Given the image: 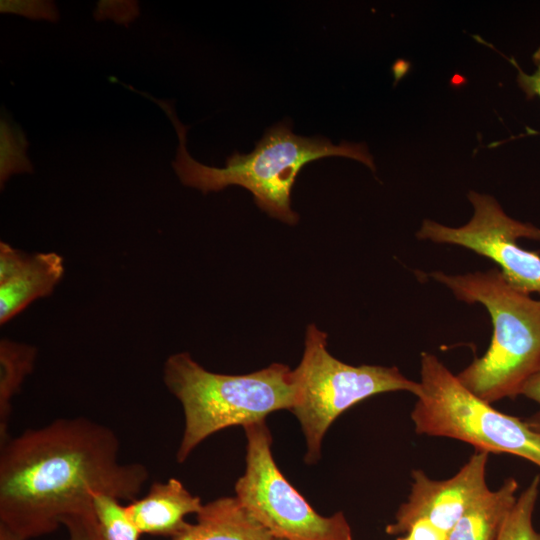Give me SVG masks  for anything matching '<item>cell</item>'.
I'll list each match as a JSON object with an SVG mask.
<instances>
[{"label": "cell", "mask_w": 540, "mask_h": 540, "mask_svg": "<svg viewBox=\"0 0 540 540\" xmlns=\"http://www.w3.org/2000/svg\"><path fill=\"white\" fill-rule=\"evenodd\" d=\"M411 411L415 432L505 453L540 467V436L526 421L502 413L465 387L435 355L422 353L419 391Z\"/></svg>", "instance_id": "5b68a950"}, {"label": "cell", "mask_w": 540, "mask_h": 540, "mask_svg": "<svg viewBox=\"0 0 540 540\" xmlns=\"http://www.w3.org/2000/svg\"><path fill=\"white\" fill-rule=\"evenodd\" d=\"M62 525L68 532L66 540H102L92 509L66 517Z\"/></svg>", "instance_id": "d6986e66"}, {"label": "cell", "mask_w": 540, "mask_h": 540, "mask_svg": "<svg viewBox=\"0 0 540 540\" xmlns=\"http://www.w3.org/2000/svg\"><path fill=\"white\" fill-rule=\"evenodd\" d=\"M0 446V527L20 540L91 510L95 492L131 502L149 478L143 464L120 461L112 429L85 417L27 429Z\"/></svg>", "instance_id": "6da1fadb"}, {"label": "cell", "mask_w": 540, "mask_h": 540, "mask_svg": "<svg viewBox=\"0 0 540 540\" xmlns=\"http://www.w3.org/2000/svg\"><path fill=\"white\" fill-rule=\"evenodd\" d=\"M540 476L517 497L502 526L497 540H540V532L533 527L532 517L539 495Z\"/></svg>", "instance_id": "e0dca14e"}, {"label": "cell", "mask_w": 540, "mask_h": 540, "mask_svg": "<svg viewBox=\"0 0 540 540\" xmlns=\"http://www.w3.org/2000/svg\"><path fill=\"white\" fill-rule=\"evenodd\" d=\"M274 540H282V539H277V538H274Z\"/></svg>", "instance_id": "484cf974"}, {"label": "cell", "mask_w": 540, "mask_h": 540, "mask_svg": "<svg viewBox=\"0 0 540 540\" xmlns=\"http://www.w3.org/2000/svg\"><path fill=\"white\" fill-rule=\"evenodd\" d=\"M432 277L466 303L489 312L493 334L485 354L457 374L460 382L488 403L515 398L540 367V300L511 286L499 269Z\"/></svg>", "instance_id": "3957f363"}, {"label": "cell", "mask_w": 540, "mask_h": 540, "mask_svg": "<svg viewBox=\"0 0 540 540\" xmlns=\"http://www.w3.org/2000/svg\"><path fill=\"white\" fill-rule=\"evenodd\" d=\"M521 395L535 401L540 406V367L527 380L522 388ZM525 421L528 426L540 436V409Z\"/></svg>", "instance_id": "7402d4cb"}, {"label": "cell", "mask_w": 540, "mask_h": 540, "mask_svg": "<svg viewBox=\"0 0 540 540\" xmlns=\"http://www.w3.org/2000/svg\"><path fill=\"white\" fill-rule=\"evenodd\" d=\"M489 453L476 451L458 472L435 480L422 470L412 471L411 490L398 508L387 534L401 536L418 520H427L448 533L457 521L490 489L487 484Z\"/></svg>", "instance_id": "9c48e42d"}, {"label": "cell", "mask_w": 540, "mask_h": 540, "mask_svg": "<svg viewBox=\"0 0 540 540\" xmlns=\"http://www.w3.org/2000/svg\"><path fill=\"white\" fill-rule=\"evenodd\" d=\"M397 540H409L405 535H401L397 537Z\"/></svg>", "instance_id": "d4e9b609"}, {"label": "cell", "mask_w": 540, "mask_h": 540, "mask_svg": "<svg viewBox=\"0 0 540 540\" xmlns=\"http://www.w3.org/2000/svg\"><path fill=\"white\" fill-rule=\"evenodd\" d=\"M121 500L102 492L92 497V511L102 540H139L141 533Z\"/></svg>", "instance_id": "9a60e30c"}, {"label": "cell", "mask_w": 540, "mask_h": 540, "mask_svg": "<svg viewBox=\"0 0 540 540\" xmlns=\"http://www.w3.org/2000/svg\"><path fill=\"white\" fill-rule=\"evenodd\" d=\"M518 482L507 478L496 490H489L457 521L446 540H497L516 502Z\"/></svg>", "instance_id": "4fadbf2b"}, {"label": "cell", "mask_w": 540, "mask_h": 540, "mask_svg": "<svg viewBox=\"0 0 540 540\" xmlns=\"http://www.w3.org/2000/svg\"><path fill=\"white\" fill-rule=\"evenodd\" d=\"M196 523L171 540H274L234 497L204 504Z\"/></svg>", "instance_id": "7c38bea8"}, {"label": "cell", "mask_w": 540, "mask_h": 540, "mask_svg": "<svg viewBox=\"0 0 540 540\" xmlns=\"http://www.w3.org/2000/svg\"><path fill=\"white\" fill-rule=\"evenodd\" d=\"M1 13L18 14L33 20L56 22L59 13L54 2L46 0H1Z\"/></svg>", "instance_id": "ac0fdd59"}, {"label": "cell", "mask_w": 540, "mask_h": 540, "mask_svg": "<svg viewBox=\"0 0 540 540\" xmlns=\"http://www.w3.org/2000/svg\"><path fill=\"white\" fill-rule=\"evenodd\" d=\"M405 535L409 540H446L447 533L427 520L414 522Z\"/></svg>", "instance_id": "603a6c76"}, {"label": "cell", "mask_w": 540, "mask_h": 540, "mask_svg": "<svg viewBox=\"0 0 540 540\" xmlns=\"http://www.w3.org/2000/svg\"><path fill=\"white\" fill-rule=\"evenodd\" d=\"M532 60L536 69L532 74H527L514 59H510V62H512L517 69L518 86L524 92L528 100H532L535 97L540 98V47L533 53Z\"/></svg>", "instance_id": "44dd1931"}, {"label": "cell", "mask_w": 540, "mask_h": 540, "mask_svg": "<svg viewBox=\"0 0 540 540\" xmlns=\"http://www.w3.org/2000/svg\"><path fill=\"white\" fill-rule=\"evenodd\" d=\"M294 371L298 388L290 411L305 436L307 464L319 461L328 428L347 409L380 393L419 391V382L395 366H353L338 360L327 350V334L314 324L307 327L304 353Z\"/></svg>", "instance_id": "8992f818"}, {"label": "cell", "mask_w": 540, "mask_h": 540, "mask_svg": "<svg viewBox=\"0 0 540 540\" xmlns=\"http://www.w3.org/2000/svg\"><path fill=\"white\" fill-rule=\"evenodd\" d=\"M28 141L21 127L2 112L0 120V183L13 174L32 173L33 167L27 157Z\"/></svg>", "instance_id": "2e32d148"}, {"label": "cell", "mask_w": 540, "mask_h": 540, "mask_svg": "<svg viewBox=\"0 0 540 540\" xmlns=\"http://www.w3.org/2000/svg\"><path fill=\"white\" fill-rule=\"evenodd\" d=\"M163 381L184 412L178 463L220 430L265 420L277 410H291L298 388L295 371L285 364L273 363L243 375L219 374L206 370L187 352L166 359Z\"/></svg>", "instance_id": "277c9868"}, {"label": "cell", "mask_w": 540, "mask_h": 540, "mask_svg": "<svg viewBox=\"0 0 540 540\" xmlns=\"http://www.w3.org/2000/svg\"><path fill=\"white\" fill-rule=\"evenodd\" d=\"M203 505L200 497L193 495L180 480L170 478L152 483L145 496L131 501L125 508L141 535L174 538L190 525L185 517L198 514Z\"/></svg>", "instance_id": "30bf717a"}, {"label": "cell", "mask_w": 540, "mask_h": 540, "mask_svg": "<svg viewBox=\"0 0 540 540\" xmlns=\"http://www.w3.org/2000/svg\"><path fill=\"white\" fill-rule=\"evenodd\" d=\"M471 220L449 227L424 220L417 237L435 243L458 245L494 261L505 280L527 294L540 293V256L523 249L517 240H540V229L509 217L490 195L470 191Z\"/></svg>", "instance_id": "ba28073f"}, {"label": "cell", "mask_w": 540, "mask_h": 540, "mask_svg": "<svg viewBox=\"0 0 540 540\" xmlns=\"http://www.w3.org/2000/svg\"><path fill=\"white\" fill-rule=\"evenodd\" d=\"M64 274V260L55 252L27 255L23 263L0 282V323L4 324L34 300L50 295Z\"/></svg>", "instance_id": "8fae6325"}, {"label": "cell", "mask_w": 540, "mask_h": 540, "mask_svg": "<svg viewBox=\"0 0 540 540\" xmlns=\"http://www.w3.org/2000/svg\"><path fill=\"white\" fill-rule=\"evenodd\" d=\"M138 94L157 104L176 130L179 144L172 167L182 184L203 193L239 185L252 193L260 209L290 225L297 223L299 218L291 208V191L299 171L308 162L323 157L343 156L375 170L373 158L365 144L342 141L334 145L319 136H299L292 132V125L287 121L270 127L250 154L235 152L226 159L224 167L207 166L189 154L186 148L189 126L178 119L173 101L160 100L143 91H138Z\"/></svg>", "instance_id": "7a4b0ae2"}, {"label": "cell", "mask_w": 540, "mask_h": 540, "mask_svg": "<svg viewBox=\"0 0 540 540\" xmlns=\"http://www.w3.org/2000/svg\"><path fill=\"white\" fill-rule=\"evenodd\" d=\"M137 2L131 1H100L94 13L97 20L111 18L115 22L127 24L138 16Z\"/></svg>", "instance_id": "ffe728a7"}, {"label": "cell", "mask_w": 540, "mask_h": 540, "mask_svg": "<svg viewBox=\"0 0 540 540\" xmlns=\"http://www.w3.org/2000/svg\"><path fill=\"white\" fill-rule=\"evenodd\" d=\"M37 349L8 339L0 342V445L7 441L12 398L31 373Z\"/></svg>", "instance_id": "5bb4252c"}, {"label": "cell", "mask_w": 540, "mask_h": 540, "mask_svg": "<svg viewBox=\"0 0 540 540\" xmlns=\"http://www.w3.org/2000/svg\"><path fill=\"white\" fill-rule=\"evenodd\" d=\"M0 540H20V539L12 535L5 528L0 527Z\"/></svg>", "instance_id": "cb8c5ba5"}, {"label": "cell", "mask_w": 540, "mask_h": 540, "mask_svg": "<svg viewBox=\"0 0 540 540\" xmlns=\"http://www.w3.org/2000/svg\"><path fill=\"white\" fill-rule=\"evenodd\" d=\"M245 471L235 484V498L274 538L282 540H353L343 512L322 516L279 470L265 420L243 426Z\"/></svg>", "instance_id": "52a82bcc"}]
</instances>
